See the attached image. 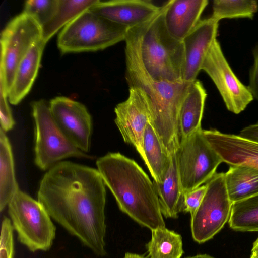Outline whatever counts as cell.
<instances>
[{
	"mask_svg": "<svg viewBox=\"0 0 258 258\" xmlns=\"http://www.w3.org/2000/svg\"><path fill=\"white\" fill-rule=\"evenodd\" d=\"M130 29L88 9L62 28L57 45L63 54L101 50L125 41Z\"/></svg>",
	"mask_w": 258,
	"mask_h": 258,
	"instance_id": "cell-5",
	"label": "cell"
},
{
	"mask_svg": "<svg viewBox=\"0 0 258 258\" xmlns=\"http://www.w3.org/2000/svg\"><path fill=\"white\" fill-rule=\"evenodd\" d=\"M151 231V239L146 245L148 258H181L184 251L180 234L165 227Z\"/></svg>",
	"mask_w": 258,
	"mask_h": 258,
	"instance_id": "cell-25",
	"label": "cell"
},
{
	"mask_svg": "<svg viewBox=\"0 0 258 258\" xmlns=\"http://www.w3.org/2000/svg\"><path fill=\"white\" fill-rule=\"evenodd\" d=\"M202 133L223 162L258 169V142L215 129L202 130Z\"/></svg>",
	"mask_w": 258,
	"mask_h": 258,
	"instance_id": "cell-15",
	"label": "cell"
},
{
	"mask_svg": "<svg viewBox=\"0 0 258 258\" xmlns=\"http://www.w3.org/2000/svg\"><path fill=\"white\" fill-rule=\"evenodd\" d=\"M34 122V163L47 171L56 163L70 157L93 159L77 148L58 126L44 100L31 103Z\"/></svg>",
	"mask_w": 258,
	"mask_h": 258,
	"instance_id": "cell-7",
	"label": "cell"
},
{
	"mask_svg": "<svg viewBox=\"0 0 258 258\" xmlns=\"http://www.w3.org/2000/svg\"><path fill=\"white\" fill-rule=\"evenodd\" d=\"M98 0H59L57 10L50 21L42 27V39L46 43L60 29Z\"/></svg>",
	"mask_w": 258,
	"mask_h": 258,
	"instance_id": "cell-24",
	"label": "cell"
},
{
	"mask_svg": "<svg viewBox=\"0 0 258 258\" xmlns=\"http://www.w3.org/2000/svg\"><path fill=\"white\" fill-rule=\"evenodd\" d=\"M8 212L18 240L30 251L51 248L56 227L38 200L19 189L8 205Z\"/></svg>",
	"mask_w": 258,
	"mask_h": 258,
	"instance_id": "cell-6",
	"label": "cell"
},
{
	"mask_svg": "<svg viewBox=\"0 0 258 258\" xmlns=\"http://www.w3.org/2000/svg\"><path fill=\"white\" fill-rule=\"evenodd\" d=\"M166 27L176 39L182 41L196 27L208 4L207 0H170L166 2Z\"/></svg>",
	"mask_w": 258,
	"mask_h": 258,
	"instance_id": "cell-17",
	"label": "cell"
},
{
	"mask_svg": "<svg viewBox=\"0 0 258 258\" xmlns=\"http://www.w3.org/2000/svg\"><path fill=\"white\" fill-rule=\"evenodd\" d=\"M14 161L10 141L0 130V211L2 212L19 189L16 179Z\"/></svg>",
	"mask_w": 258,
	"mask_h": 258,
	"instance_id": "cell-22",
	"label": "cell"
},
{
	"mask_svg": "<svg viewBox=\"0 0 258 258\" xmlns=\"http://www.w3.org/2000/svg\"><path fill=\"white\" fill-rule=\"evenodd\" d=\"M125 78L128 87L145 94L150 107L151 124L168 155L179 146L178 118L180 106L192 82L157 80L151 77L141 61L135 27L125 39Z\"/></svg>",
	"mask_w": 258,
	"mask_h": 258,
	"instance_id": "cell-2",
	"label": "cell"
},
{
	"mask_svg": "<svg viewBox=\"0 0 258 258\" xmlns=\"http://www.w3.org/2000/svg\"><path fill=\"white\" fill-rule=\"evenodd\" d=\"M49 104L55 121L69 140L82 152L89 151L92 120L86 106L64 96L56 97Z\"/></svg>",
	"mask_w": 258,
	"mask_h": 258,
	"instance_id": "cell-13",
	"label": "cell"
},
{
	"mask_svg": "<svg viewBox=\"0 0 258 258\" xmlns=\"http://www.w3.org/2000/svg\"><path fill=\"white\" fill-rule=\"evenodd\" d=\"M239 136L244 139L258 142V122L243 128Z\"/></svg>",
	"mask_w": 258,
	"mask_h": 258,
	"instance_id": "cell-33",
	"label": "cell"
},
{
	"mask_svg": "<svg viewBox=\"0 0 258 258\" xmlns=\"http://www.w3.org/2000/svg\"><path fill=\"white\" fill-rule=\"evenodd\" d=\"M42 40L41 26L23 12L13 18L2 31L0 84L7 94L19 63L31 47Z\"/></svg>",
	"mask_w": 258,
	"mask_h": 258,
	"instance_id": "cell-8",
	"label": "cell"
},
{
	"mask_svg": "<svg viewBox=\"0 0 258 258\" xmlns=\"http://www.w3.org/2000/svg\"><path fill=\"white\" fill-rule=\"evenodd\" d=\"M251 253H254L258 255V238L253 243Z\"/></svg>",
	"mask_w": 258,
	"mask_h": 258,
	"instance_id": "cell-35",
	"label": "cell"
},
{
	"mask_svg": "<svg viewBox=\"0 0 258 258\" xmlns=\"http://www.w3.org/2000/svg\"><path fill=\"white\" fill-rule=\"evenodd\" d=\"M250 258H258V255L254 253H251Z\"/></svg>",
	"mask_w": 258,
	"mask_h": 258,
	"instance_id": "cell-37",
	"label": "cell"
},
{
	"mask_svg": "<svg viewBox=\"0 0 258 258\" xmlns=\"http://www.w3.org/2000/svg\"><path fill=\"white\" fill-rule=\"evenodd\" d=\"M176 157L184 193L208 181L223 162L203 135L202 129L180 143Z\"/></svg>",
	"mask_w": 258,
	"mask_h": 258,
	"instance_id": "cell-9",
	"label": "cell"
},
{
	"mask_svg": "<svg viewBox=\"0 0 258 258\" xmlns=\"http://www.w3.org/2000/svg\"><path fill=\"white\" fill-rule=\"evenodd\" d=\"M13 230L10 219L4 217L1 226V258H13L14 251Z\"/></svg>",
	"mask_w": 258,
	"mask_h": 258,
	"instance_id": "cell-29",
	"label": "cell"
},
{
	"mask_svg": "<svg viewBox=\"0 0 258 258\" xmlns=\"http://www.w3.org/2000/svg\"><path fill=\"white\" fill-rule=\"evenodd\" d=\"M153 183L162 215L166 218H177L183 212L184 192L178 173L176 152L170 154L168 166L161 182Z\"/></svg>",
	"mask_w": 258,
	"mask_h": 258,
	"instance_id": "cell-18",
	"label": "cell"
},
{
	"mask_svg": "<svg viewBox=\"0 0 258 258\" xmlns=\"http://www.w3.org/2000/svg\"><path fill=\"white\" fill-rule=\"evenodd\" d=\"M207 189L206 184L184 193L183 212H188L191 216L196 212L200 205Z\"/></svg>",
	"mask_w": 258,
	"mask_h": 258,
	"instance_id": "cell-31",
	"label": "cell"
},
{
	"mask_svg": "<svg viewBox=\"0 0 258 258\" xmlns=\"http://www.w3.org/2000/svg\"><path fill=\"white\" fill-rule=\"evenodd\" d=\"M144 162L154 181L161 182L168 166L170 155L163 147L162 143L150 122L144 132L143 142Z\"/></svg>",
	"mask_w": 258,
	"mask_h": 258,
	"instance_id": "cell-23",
	"label": "cell"
},
{
	"mask_svg": "<svg viewBox=\"0 0 258 258\" xmlns=\"http://www.w3.org/2000/svg\"><path fill=\"white\" fill-rule=\"evenodd\" d=\"M114 112V121L123 141L133 145L145 162L143 137L148 124L151 122L150 107L145 94L139 89L129 87L127 99L116 106Z\"/></svg>",
	"mask_w": 258,
	"mask_h": 258,
	"instance_id": "cell-12",
	"label": "cell"
},
{
	"mask_svg": "<svg viewBox=\"0 0 258 258\" xmlns=\"http://www.w3.org/2000/svg\"><path fill=\"white\" fill-rule=\"evenodd\" d=\"M96 165L122 212L151 230L165 227L153 182L136 162L109 152L98 158Z\"/></svg>",
	"mask_w": 258,
	"mask_h": 258,
	"instance_id": "cell-3",
	"label": "cell"
},
{
	"mask_svg": "<svg viewBox=\"0 0 258 258\" xmlns=\"http://www.w3.org/2000/svg\"><path fill=\"white\" fill-rule=\"evenodd\" d=\"M218 22L211 17L200 20L192 31L183 40L182 81L192 82L197 80L206 55L217 39Z\"/></svg>",
	"mask_w": 258,
	"mask_h": 258,
	"instance_id": "cell-14",
	"label": "cell"
},
{
	"mask_svg": "<svg viewBox=\"0 0 258 258\" xmlns=\"http://www.w3.org/2000/svg\"><path fill=\"white\" fill-rule=\"evenodd\" d=\"M166 5L164 4L149 20L135 27L140 56L145 69L154 79L182 81L183 44L166 27Z\"/></svg>",
	"mask_w": 258,
	"mask_h": 258,
	"instance_id": "cell-4",
	"label": "cell"
},
{
	"mask_svg": "<svg viewBox=\"0 0 258 258\" xmlns=\"http://www.w3.org/2000/svg\"><path fill=\"white\" fill-rule=\"evenodd\" d=\"M229 198L233 203L258 194V169L246 166L231 165L225 173Z\"/></svg>",
	"mask_w": 258,
	"mask_h": 258,
	"instance_id": "cell-21",
	"label": "cell"
},
{
	"mask_svg": "<svg viewBox=\"0 0 258 258\" xmlns=\"http://www.w3.org/2000/svg\"><path fill=\"white\" fill-rule=\"evenodd\" d=\"M257 11L255 0H215L211 17L218 22L223 19H252Z\"/></svg>",
	"mask_w": 258,
	"mask_h": 258,
	"instance_id": "cell-27",
	"label": "cell"
},
{
	"mask_svg": "<svg viewBox=\"0 0 258 258\" xmlns=\"http://www.w3.org/2000/svg\"><path fill=\"white\" fill-rule=\"evenodd\" d=\"M8 101L7 93L3 85L0 84L1 129L5 132L11 130L15 124Z\"/></svg>",
	"mask_w": 258,
	"mask_h": 258,
	"instance_id": "cell-30",
	"label": "cell"
},
{
	"mask_svg": "<svg viewBox=\"0 0 258 258\" xmlns=\"http://www.w3.org/2000/svg\"><path fill=\"white\" fill-rule=\"evenodd\" d=\"M105 184L98 170L62 161L42 177L37 200L49 216L95 254H106Z\"/></svg>",
	"mask_w": 258,
	"mask_h": 258,
	"instance_id": "cell-1",
	"label": "cell"
},
{
	"mask_svg": "<svg viewBox=\"0 0 258 258\" xmlns=\"http://www.w3.org/2000/svg\"><path fill=\"white\" fill-rule=\"evenodd\" d=\"M148 0H98L89 10L115 23L129 28L140 25L160 9Z\"/></svg>",
	"mask_w": 258,
	"mask_h": 258,
	"instance_id": "cell-16",
	"label": "cell"
},
{
	"mask_svg": "<svg viewBox=\"0 0 258 258\" xmlns=\"http://www.w3.org/2000/svg\"><path fill=\"white\" fill-rule=\"evenodd\" d=\"M46 44L43 40L35 43L19 63L8 93L11 104L17 105L29 92L37 77Z\"/></svg>",
	"mask_w": 258,
	"mask_h": 258,
	"instance_id": "cell-20",
	"label": "cell"
},
{
	"mask_svg": "<svg viewBox=\"0 0 258 258\" xmlns=\"http://www.w3.org/2000/svg\"><path fill=\"white\" fill-rule=\"evenodd\" d=\"M206 185L203 199L191 216L192 236L199 243L212 239L223 228L229 221L233 205L227 193L225 173H216Z\"/></svg>",
	"mask_w": 258,
	"mask_h": 258,
	"instance_id": "cell-10",
	"label": "cell"
},
{
	"mask_svg": "<svg viewBox=\"0 0 258 258\" xmlns=\"http://www.w3.org/2000/svg\"><path fill=\"white\" fill-rule=\"evenodd\" d=\"M186 258H215L211 255L204 254H198L195 256L188 257Z\"/></svg>",
	"mask_w": 258,
	"mask_h": 258,
	"instance_id": "cell-36",
	"label": "cell"
},
{
	"mask_svg": "<svg viewBox=\"0 0 258 258\" xmlns=\"http://www.w3.org/2000/svg\"><path fill=\"white\" fill-rule=\"evenodd\" d=\"M207 93L202 83L192 82L182 101L178 118V139L180 143L202 129L203 117Z\"/></svg>",
	"mask_w": 258,
	"mask_h": 258,
	"instance_id": "cell-19",
	"label": "cell"
},
{
	"mask_svg": "<svg viewBox=\"0 0 258 258\" xmlns=\"http://www.w3.org/2000/svg\"><path fill=\"white\" fill-rule=\"evenodd\" d=\"M253 54V63L249 71L247 87L254 99L258 100V45L255 48Z\"/></svg>",
	"mask_w": 258,
	"mask_h": 258,
	"instance_id": "cell-32",
	"label": "cell"
},
{
	"mask_svg": "<svg viewBox=\"0 0 258 258\" xmlns=\"http://www.w3.org/2000/svg\"><path fill=\"white\" fill-rule=\"evenodd\" d=\"M218 90L227 109L239 114L253 100L247 86L235 75L216 39L204 59L202 67Z\"/></svg>",
	"mask_w": 258,
	"mask_h": 258,
	"instance_id": "cell-11",
	"label": "cell"
},
{
	"mask_svg": "<svg viewBox=\"0 0 258 258\" xmlns=\"http://www.w3.org/2000/svg\"><path fill=\"white\" fill-rule=\"evenodd\" d=\"M59 0H28L25 1L23 12L32 17L42 27L55 14Z\"/></svg>",
	"mask_w": 258,
	"mask_h": 258,
	"instance_id": "cell-28",
	"label": "cell"
},
{
	"mask_svg": "<svg viewBox=\"0 0 258 258\" xmlns=\"http://www.w3.org/2000/svg\"><path fill=\"white\" fill-rule=\"evenodd\" d=\"M124 258H147V257H144L143 256L138 254L127 252L125 253V254L124 256Z\"/></svg>",
	"mask_w": 258,
	"mask_h": 258,
	"instance_id": "cell-34",
	"label": "cell"
},
{
	"mask_svg": "<svg viewBox=\"0 0 258 258\" xmlns=\"http://www.w3.org/2000/svg\"><path fill=\"white\" fill-rule=\"evenodd\" d=\"M228 223L234 231L258 232V194L233 203Z\"/></svg>",
	"mask_w": 258,
	"mask_h": 258,
	"instance_id": "cell-26",
	"label": "cell"
}]
</instances>
